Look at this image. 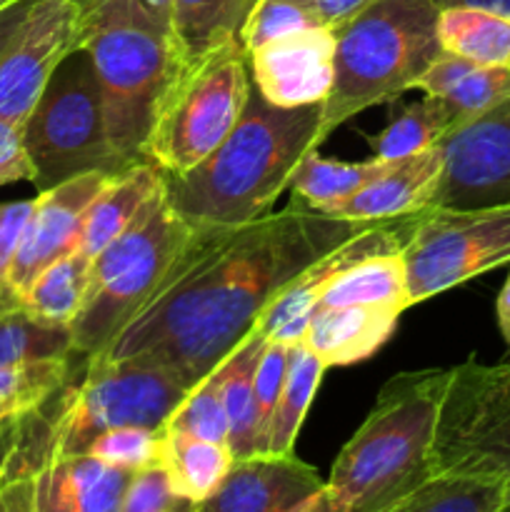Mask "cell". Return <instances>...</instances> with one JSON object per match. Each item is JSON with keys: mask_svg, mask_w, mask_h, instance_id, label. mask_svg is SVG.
<instances>
[{"mask_svg": "<svg viewBox=\"0 0 510 512\" xmlns=\"http://www.w3.org/2000/svg\"><path fill=\"white\" fill-rule=\"evenodd\" d=\"M370 225L320 213L295 195L255 223L195 230L153 298L100 358L150 355L193 388L290 280Z\"/></svg>", "mask_w": 510, "mask_h": 512, "instance_id": "6da1fadb", "label": "cell"}, {"mask_svg": "<svg viewBox=\"0 0 510 512\" xmlns=\"http://www.w3.org/2000/svg\"><path fill=\"white\" fill-rule=\"evenodd\" d=\"M188 390L175 370L150 355L85 358L78 380L73 373L48 403L0 425L8 433L0 483L30 478L53 460L83 455L105 430L163 428Z\"/></svg>", "mask_w": 510, "mask_h": 512, "instance_id": "7a4b0ae2", "label": "cell"}, {"mask_svg": "<svg viewBox=\"0 0 510 512\" xmlns=\"http://www.w3.org/2000/svg\"><path fill=\"white\" fill-rule=\"evenodd\" d=\"M323 103L283 108L250 90L228 138L195 168L163 173L170 208L193 230H225L255 223L273 210L305 153L318 150Z\"/></svg>", "mask_w": 510, "mask_h": 512, "instance_id": "3957f363", "label": "cell"}, {"mask_svg": "<svg viewBox=\"0 0 510 512\" xmlns=\"http://www.w3.org/2000/svg\"><path fill=\"white\" fill-rule=\"evenodd\" d=\"M450 368L398 373L343 445L325 480L320 512H395L435 475V428Z\"/></svg>", "mask_w": 510, "mask_h": 512, "instance_id": "277c9868", "label": "cell"}, {"mask_svg": "<svg viewBox=\"0 0 510 512\" xmlns=\"http://www.w3.org/2000/svg\"><path fill=\"white\" fill-rule=\"evenodd\" d=\"M80 48L98 75L110 145L125 163H148L155 105L183 60L173 20L145 0H80Z\"/></svg>", "mask_w": 510, "mask_h": 512, "instance_id": "5b68a950", "label": "cell"}, {"mask_svg": "<svg viewBox=\"0 0 510 512\" xmlns=\"http://www.w3.org/2000/svg\"><path fill=\"white\" fill-rule=\"evenodd\" d=\"M430 0H373L335 25V75L323 100L318 145L365 108L413 90L443 53Z\"/></svg>", "mask_w": 510, "mask_h": 512, "instance_id": "8992f818", "label": "cell"}, {"mask_svg": "<svg viewBox=\"0 0 510 512\" xmlns=\"http://www.w3.org/2000/svg\"><path fill=\"white\" fill-rule=\"evenodd\" d=\"M193 235L195 230L170 208L160 185L128 228L95 255L83 308L68 325L75 353L83 358L103 355L153 298Z\"/></svg>", "mask_w": 510, "mask_h": 512, "instance_id": "52a82bcc", "label": "cell"}, {"mask_svg": "<svg viewBox=\"0 0 510 512\" xmlns=\"http://www.w3.org/2000/svg\"><path fill=\"white\" fill-rule=\"evenodd\" d=\"M250 90L248 53L240 38L180 60L155 105L143 158L165 175L188 173L228 138Z\"/></svg>", "mask_w": 510, "mask_h": 512, "instance_id": "ba28073f", "label": "cell"}, {"mask_svg": "<svg viewBox=\"0 0 510 512\" xmlns=\"http://www.w3.org/2000/svg\"><path fill=\"white\" fill-rule=\"evenodd\" d=\"M23 140L38 193L85 173L118 175L130 168L110 145L98 75L83 48H75L50 75L25 118Z\"/></svg>", "mask_w": 510, "mask_h": 512, "instance_id": "9c48e42d", "label": "cell"}, {"mask_svg": "<svg viewBox=\"0 0 510 512\" xmlns=\"http://www.w3.org/2000/svg\"><path fill=\"white\" fill-rule=\"evenodd\" d=\"M435 470L498 480L510 510V363L450 368L435 428Z\"/></svg>", "mask_w": 510, "mask_h": 512, "instance_id": "30bf717a", "label": "cell"}, {"mask_svg": "<svg viewBox=\"0 0 510 512\" xmlns=\"http://www.w3.org/2000/svg\"><path fill=\"white\" fill-rule=\"evenodd\" d=\"M410 303H423L510 263V205L425 208L403 250Z\"/></svg>", "mask_w": 510, "mask_h": 512, "instance_id": "8fae6325", "label": "cell"}, {"mask_svg": "<svg viewBox=\"0 0 510 512\" xmlns=\"http://www.w3.org/2000/svg\"><path fill=\"white\" fill-rule=\"evenodd\" d=\"M80 48V0H30L0 55V118L23 125L50 75Z\"/></svg>", "mask_w": 510, "mask_h": 512, "instance_id": "7c38bea8", "label": "cell"}, {"mask_svg": "<svg viewBox=\"0 0 510 512\" xmlns=\"http://www.w3.org/2000/svg\"><path fill=\"white\" fill-rule=\"evenodd\" d=\"M443 175L430 208L510 205V98L440 140Z\"/></svg>", "mask_w": 510, "mask_h": 512, "instance_id": "4fadbf2b", "label": "cell"}, {"mask_svg": "<svg viewBox=\"0 0 510 512\" xmlns=\"http://www.w3.org/2000/svg\"><path fill=\"white\" fill-rule=\"evenodd\" d=\"M113 178V173H85L40 190L8 273V285L18 298L50 263L75 250L90 203Z\"/></svg>", "mask_w": 510, "mask_h": 512, "instance_id": "5bb4252c", "label": "cell"}, {"mask_svg": "<svg viewBox=\"0 0 510 512\" xmlns=\"http://www.w3.org/2000/svg\"><path fill=\"white\" fill-rule=\"evenodd\" d=\"M325 480L293 453L235 458L198 512H320Z\"/></svg>", "mask_w": 510, "mask_h": 512, "instance_id": "9a60e30c", "label": "cell"}, {"mask_svg": "<svg viewBox=\"0 0 510 512\" xmlns=\"http://www.w3.org/2000/svg\"><path fill=\"white\" fill-rule=\"evenodd\" d=\"M133 470L95 455L60 458L30 478L0 488V510L33 512H120Z\"/></svg>", "mask_w": 510, "mask_h": 512, "instance_id": "2e32d148", "label": "cell"}, {"mask_svg": "<svg viewBox=\"0 0 510 512\" xmlns=\"http://www.w3.org/2000/svg\"><path fill=\"white\" fill-rule=\"evenodd\" d=\"M253 88L283 108L323 103L335 75L333 28L315 25L283 35L248 53Z\"/></svg>", "mask_w": 510, "mask_h": 512, "instance_id": "e0dca14e", "label": "cell"}, {"mask_svg": "<svg viewBox=\"0 0 510 512\" xmlns=\"http://www.w3.org/2000/svg\"><path fill=\"white\" fill-rule=\"evenodd\" d=\"M440 175H443V150L440 145H430L408 158L388 160L383 173L375 175L363 190L338 203L325 205L320 213L343 220H363V223L420 213L433 203Z\"/></svg>", "mask_w": 510, "mask_h": 512, "instance_id": "ac0fdd59", "label": "cell"}, {"mask_svg": "<svg viewBox=\"0 0 510 512\" xmlns=\"http://www.w3.org/2000/svg\"><path fill=\"white\" fill-rule=\"evenodd\" d=\"M400 315L373 305H315L303 340L328 368L353 365L390 338Z\"/></svg>", "mask_w": 510, "mask_h": 512, "instance_id": "d6986e66", "label": "cell"}, {"mask_svg": "<svg viewBox=\"0 0 510 512\" xmlns=\"http://www.w3.org/2000/svg\"><path fill=\"white\" fill-rule=\"evenodd\" d=\"M163 185V173L153 163H135L128 170L115 175L103 193L90 203L83 218L75 250L85 258L95 260V255L113 243L130 225L140 208L153 198Z\"/></svg>", "mask_w": 510, "mask_h": 512, "instance_id": "ffe728a7", "label": "cell"}, {"mask_svg": "<svg viewBox=\"0 0 510 512\" xmlns=\"http://www.w3.org/2000/svg\"><path fill=\"white\" fill-rule=\"evenodd\" d=\"M233 460L225 443L195 438L170 425L160 428L158 463L168 473L175 493L188 500L193 510H198L223 485Z\"/></svg>", "mask_w": 510, "mask_h": 512, "instance_id": "44dd1931", "label": "cell"}, {"mask_svg": "<svg viewBox=\"0 0 510 512\" xmlns=\"http://www.w3.org/2000/svg\"><path fill=\"white\" fill-rule=\"evenodd\" d=\"M400 250H385L353 260L325 285L318 305H373L405 313L413 303Z\"/></svg>", "mask_w": 510, "mask_h": 512, "instance_id": "7402d4cb", "label": "cell"}, {"mask_svg": "<svg viewBox=\"0 0 510 512\" xmlns=\"http://www.w3.org/2000/svg\"><path fill=\"white\" fill-rule=\"evenodd\" d=\"M265 338L258 328H250L233 350L220 360L223 365V405L228 415V448L233 458L255 455V370Z\"/></svg>", "mask_w": 510, "mask_h": 512, "instance_id": "603a6c76", "label": "cell"}, {"mask_svg": "<svg viewBox=\"0 0 510 512\" xmlns=\"http://www.w3.org/2000/svg\"><path fill=\"white\" fill-rule=\"evenodd\" d=\"M325 370H328V365L308 348L303 338L290 343L288 368H285L283 390H280L273 423H270L265 453H293L295 438H298L300 428H303V420L308 415L315 393H318V385L323 380Z\"/></svg>", "mask_w": 510, "mask_h": 512, "instance_id": "cb8c5ba5", "label": "cell"}, {"mask_svg": "<svg viewBox=\"0 0 510 512\" xmlns=\"http://www.w3.org/2000/svg\"><path fill=\"white\" fill-rule=\"evenodd\" d=\"M438 38L445 53L510 70V18L505 15L475 8L440 10Z\"/></svg>", "mask_w": 510, "mask_h": 512, "instance_id": "d4e9b609", "label": "cell"}, {"mask_svg": "<svg viewBox=\"0 0 510 512\" xmlns=\"http://www.w3.org/2000/svg\"><path fill=\"white\" fill-rule=\"evenodd\" d=\"M90 265H93V260L85 258L78 250H70L68 255L50 263L30 283V288L20 298V308L40 323L68 328L78 310L83 308L85 293H88Z\"/></svg>", "mask_w": 510, "mask_h": 512, "instance_id": "484cf974", "label": "cell"}, {"mask_svg": "<svg viewBox=\"0 0 510 512\" xmlns=\"http://www.w3.org/2000/svg\"><path fill=\"white\" fill-rule=\"evenodd\" d=\"M253 5L255 0H173L170 20L183 60L240 38V28Z\"/></svg>", "mask_w": 510, "mask_h": 512, "instance_id": "4316f807", "label": "cell"}, {"mask_svg": "<svg viewBox=\"0 0 510 512\" xmlns=\"http://www.w3.org/2000/svg\"><path fill=\"white\" fill-rule=\"evenodd\" d=\"M465 125L458 110L438 95H423L410 103L393 123L373 140V158L400 160L438 145L445 135Z\"/></svg>", "mask_w": 510, "mask_h": 512, "instance_id": "83f0119b", "label": "cell"}, {"mask_svg": "<svg viewBox=\"0 0 510 512\" xmlns=\"http://www.w3.org/2000/svg\"><path fill=\"white\" fill-rule=\"evenodd\" d=\"M508 490L503 483L468 473H435L400 500L395 512H503Z\"/></svg>", "mask_w": 510, "mask_h": 512, "instance_id": "f1b7e54d", "label": "cell"}, {"mask_svg": "<svg viewBox=\"0 0 510 512\" xmlns=\"http://www.w3.org/2000/svg\"><path fill=\"white\" fill-rule=\"evenodd\" d=\"M385 165L388 160L380 158L343 163V160L320 158L318 150H310L295 168L288 188L315 210H320L363 190L375 175L383 173Z\"/></svg>", "mask_w": 510, "mask_h": 512, "instance_id": "f546056e", "label": "cell"}, {"mask_svg": "<svg viewBox=\"0 0 510 512\" xmlns=\"http://www.w3.org/2000/svg\"><path fill=\"white\" fill-rule=\"evenodd\" d=\"M80 355L0 365V425L25 418L48 403L75 373Z\"/></svg>", "mask_w": 510, "mask_h": 512, "instance_id": "4dcf8cb0", "label": "cell"}, {"mask_svg": "<svg viewBox=\"0 0 510 512\" xmlns=\"http://www.w3.org/2000/svg\"><path fill=\"white\" fill-rule=\"evenodd\" d=\"M78 355L65 325L40 323L23 308L0 315V365Z\"/></svg>", "mask_w": 510, "mask_h": 512, "instance_id": "1f68e13d", "label": "cell"}, {"mask_svg": "<svg viewBox=\"0 0 510 512\" xmlns=\"http://www.w3.org/2000/svg\"><path fill=\"white\" fill-rule=\"evenodd\" d=\"M165 425L195 435V438L228 445V415H225L223 405V365L218 363L213 370H208L183 395V400L175 405Z\"/></svg>", "mask_w": 510, "mask_h": 512, "instance_id": "d6a6232c", "label": "cell"}, {"mask_svg": "<svg viewBox=\"0 0 510 512\" xmlns=\"http://www.w3.org/2000/svg\"><path fill=\"white\" fill-rule=\"evenodd\" d=\"M320 25L308 0H255L253 10L240 28V43L245 53L260 48L283 35Z\"/></svg>", "mask_w": 510, "mask_h": 512, "instance_id": "836d02e7", "label": "cell"}, {"mask_svg": "<svg viewBox=\"0 0 510 512\" xmlns=\"http://www.w3.org/2000/svg\"><path fill=\"white\" fill-rule=\"evenodd\" d=\"M288 348L285 340H270L260 353L258 370H255V453H265L268 448L270 423H273L275 405L283 390L285 368H288Z\"/></svg>", "mask_w": 510, "mask_h": 512, "instance_id": "e575fe53", "label": "cell"}, {"mask_svg": "<svg viewBox=\"0 0 510 512\" xmlns=\"http://www.w3.org/2000/svg\"><path fill=\"white\" fill-rule=\"evenodd\" d=\"M160 450V428H140V425H125V428L105 430L103 435L88 445L83 455H95L110 465L125 470H138L158 460Z\"/></svg>", "mask_w": 510, "mask_h": 512, "instance_id": "d590c367", "label": "cell"}, {"mask_svg": "<svg viewBox=\"0 0 510 512\" xmlns=\"http://www.w3.org/2000/svg\"><path fill=\"white\" fill-rule=\"evenodd\" d=\"M183 510H193V505L175 493L173 485H170L168 473H165V468L158 463V460L130 473L128 485H125L123 503H120V512H183Z\"/></svg>", "mask_w": 510, "mask_h": 512, "instance_id": "8d00e7d4", "label": "cell"}, {"mask_svg": "<svg viewBox=\"0 0 510 512\" xmlns=\"http://www.w3.org/2000/svg\"><path fill=\"white\" fill-rule=\"evenodd\" d=\"M33 210V200H15V203H0V315L10 310H20V298L10 290L8 273L13 265L15 250H18L20 235Z\"/></svg>", "mask_w": 510, "mask_h": 512, "instance_id": "74e56055", "label": "cell"}, {"mask_svg": "<svg viewBox=\"0 0 510 512\" xmlns=\"http://www.w3.org/2000/svg\"><path fill=\"white\" fill-rule=\"evenodd\" d=\"M18 180H33V163L23 140V125L0 118V188Z\"/></svg>", "mask_w": 510, "mask_h": 512, "instance_id": "f35d334b", "label": "cell"}, {"mask_svg": "<svg viewBox=\"0 0 510 512\" xmlns=\"http://www.w3.org/2000/svg\"><path fill=\"white\" fill-rule=\"evenodd\" d=\"M308 3L310 8H313V13L318 15L320 25L335 28V25L353 18L358 10H363L365 5L373 3V0H308Z\"/></svg>", "mask_w": 510, "mask_h": 512, "instance_id": "ab89813d", "label": "cell"}, {"mask_svg": "<svg viewBox=\"0 0 510 512\" xmlns=\"http://www.w3.org/2000/svg\"><path fill=\"white\" fill-rule=\"evenodd\" d=\"M28 3L30 0H20V3L10 5L8 10L0 13V55H3V50L8 48V43L13 40L15 30H18L20 23H23L25 13H28Z\"/></svg>", "mask_w": 510, "mask_h": 512, "instance_id": "60d3db41", "label": "cell"}, {"mask_svg": "<svg viewBox=\"0 0 510 512\" xmlns=\"http://www.w3.org/2000/svg\"><path fill=\"white\" fill-rule=\"evenodd\" d=\"M438 10L448 8H475V10H490L510 18V0H430Z\"/></svg>", "mask_w": 510, "mask_h": 512, "instance_id": "b9f144b4", "label": "cell"}, {"mask_svg": "<svg viewBox=\"0 0 510 512\" xmlns=\"http://www.w3.org/2000/svg\"><path fill=\"white\" fill-rule=\"evenodd\" d=\"M495 313H498L500 335H503L505 345H508V350H510V273H508V278H505L503 288H500V293H498Z\"/></svg>", "mask_w": 510, "mask_h": 512, "instance_id": "7bdbcfd3", "label": "cell"}, {"mask_svg": "<svg viewBox=\"0 0 510 512\" xmlns=\"http://www.w3.org/2000/svg\"><path fill=\"white\" fill-rule=\"evenodd\" d=\"M148 5H153V8L163 10V13L170 15V10H173V0H145Z\"/></svg>", "mask_w": 510, "mask_h": 512, "instance_id": "ee69618b", "label": "cell"}, {"mask_svg": "<svg viewBox=\"0 0 510 512\" xmlns=\"http://www.w3.org/2000/svg\"><path fill=\"white\" fill-rule=\"evenodd\" d=\"M15 3H20V0H0V13H3V10H8L10 5H15Z\"/></svg>", "mask_w": 510, "mask_h": 512, "instance_id": "f6af8a7d", "label": "cell"}]
</instances>
